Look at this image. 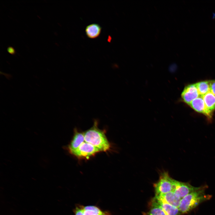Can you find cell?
I'll return each instance as SVG.
<instances>
[{"mask_svg":"<svg viewBox=\"0 0 215 215\" xmlns=\"http://www.w3.org/2000/svg\"><path fill=\"white\" fill-rule=\"evenodd\" d=\"M204 189L202 187L181 199L178 208L181 214L189 212L201 203L211 198V196L205 193Z\"/></svg>","mask_w":215,"mask_h":215,"instance_id":"obj_1","label":"cell"},{"mask_svg":"<svg viewBox=\"0 0 215 215\" xmlns=\"http://www.w3.org/2000/svg\"><path fill=\"white\" fill-rule=\"evenodd\" d=\"M98 122H94L93 126L84 134L85 142L89 143L98 149L100 151H106L110 148V145L105 133L99 129Z\"/></svg>","mask_w":215,"mask_h":215,"instance_id":"obj_2","label":"cell"},{"mask_svg":"<svg viewBox=\"0 0 215 215\" xmlns=\"http://www.w3.org/2000/svg\"><path fill=\"white\" fill-rule=\"evenodd\" d=\"M159 174V180L153 184L155 195L172 191L174 179L170 176L168 171L164 170L160 171Z\"/></svg>","mask_w":215,"mask_h":215,"instance_id":"obj_3","label":"cell"},{"mask_svg":"<svg viewBox=\"0 0 215 215\" xmlns=\"http://www.w3.org/2000/svg\"><path fill=\"white\" fill-rule=\"evenodd\" d=\"M202 188V187H195L188 183L181 182L174 179L172 191L182 199L189 194Z\"/></svg>","mask_w":215,"mask_h":215,"instance_id":"obj_4","label":"cell"},{"mask_svg":"<svg viewBox=\"0 0 215 215\" xmlns=\"http://www.w3.org/2000/svg\"><path fill=\"white\" fill-rule=\"evenodd\" d=\"M100 151L92 144L85 141L71 154L79 158H88Z\"/></svg>","mask_w":215,"mask_h":215,"instance_id":"obj_5","label":"cell"},{"mask_svg":"<svg viewBox=\"0 0 215 215\" xmlns=\"http://www.w3.org/2000/svg\"><path fill=\"white\" fill-rule=\"evenodd\" d=\"M200 96L196 83L185 86L181 94L182 100L188 105L192 101Z\"/></svg>","mask_w":215,"mask_h":215,"instance_id":"obj_6","label":"cell"},{"mask_svg":"<svg viewBox=\"0 0 215 215\" xmlns=\"http://www.w3.org/2000/svg\"><path fill=\"white\" fill-rule=\"evenodd\" d=\"M189 105L196 112L204 115L209 119H212V115L207 110L203 96H200L195 99Z\"/></svg>","mask_w":215,"mask_h":215,"instance_id":"obj_7","label":"cell"},{"mask_svg":"<svg viewBox=\"0 0 215 215\" xmlns=\"http://www.w3.org/2000/svg\"><path fill=\"white\" fill-rule=\"evenodd\" d=\"M150 204L160 208L166 215L181 214L178 208L159 200L154 197L152 199Z\"/></svg>","mask_w":215,"mask_h":215,"instance_id":"obj_8","label":"cell"},{"mask_svg":"<svg viewBox=\"0 0 215 215\" xmlns=\"http://www.w3.org/2000/svg\"><path fill=\"white\" fill-rule=\"evenodd\" d=\"M157 199L178 208L181 199L173 191L167 193L155 195Z\"/></svg>","mask_w":215,"mask_h":215,"instance_id":"obj_9","label":"cell"},{"mask_svg":"<svg viewBox=\"0 0 215 215\" xmlns=\"http://www.w3.org/2000/svg\"><path fill=\"white\" fill-rule=\"evenodd\" d=\"M85 141L84 133L76 132L70 144L68 146L67 150L71 153L77 149Z\"/></svg>","mask_w":215,"mask_h":215,"instance_id":"obj_10","label":"cell"},{"mask_svg":"<svg viewBox=\"0 0 215 215\" xmlns=\"http://www.w3.org/2000/svg\"><path fill=\"white\" fill-rule=\"evenodd\" d=\"M101 30L102 28L99 24H92L86 27L85 31L88 37L90 39H95L99 36Z\"/></svg>","mask_w":215,"mask_h":215,"instance_id":"obj_11","label":"cell"},{"mask_svg":"<svg viewBox=\"0 0 215 215\" xmlns=\"http://www.w3.org/2000/svg\"><path fill=\"white\" fill-rule=\"evenodd\" d=\"M203 98L207 110L213 115L215 110V95L210 91L203 96Z\"/></svg>","mask_w":215,"mask_h":215,"instance_id":"obj_12","label":"cell"},{"mask_svg":"<svg viewBox=\"0 0 215 215\" xmlns=\"http://www.w3.org/2000/svg\"><path fill=\"white\" fill-rule=\"evenodd\" d=\"M83 215H111L107 211H103L94 206H84Z\"/></svg>","mask_w":215,"mask_h":215,"instance_id":"obj_13","label":"cell"},{"mask_svg":"<svg viewBox=\"0 0 215 215\" xmlns=\"http://www.w3.org/2000/svg\"><path fill=\"white\" fill-rule=\"evenodd\" d=\"M200 96H203L210 91V81H200L196 83Z\"/></svg>","mask_w":215,"mask_h":215,"instance_id":"obj_14","label":"cell"},{"mask_svg":"<svg viewBox=\"0 0 215 215\" xmlns=\"http://www.w3.org/2000/svg\"><path fill=\"white\" fill-rule=\"evenodd\" d=\"M149 210L143 213V215H166L160 207L150 204Z\"/></svg>","mask_w":215,"mask_h":215,"instance_id":"obj_15","label":"cell"},{"mask_svg":"<svg viewBox=\"0 0 215 215\" xmlns=\"http://www.w3.org/2000/svg\"><path fill=\"white\" fill-rule=\"evenodd\" d=\"M84 206L81 205H77L74 210L75 215H83Z\"/></svg>","mask_w":215,"mask_h":215,"instance_id":"obj_16","label":"cell"},{"mask_svg":"<svg viewBox=\"0 0 215 215\" xmlns=\"http://www.w3.org/2000/svg\"><path fill=\"white\" fill-rule=\"evenodd\" d=\"M210 91L215 95V80L210 81Z\"/></svg>","mask_w":215,"mask_h":215,"instance_id":"obj_17","label":"cell"},{"mask_svg":"<svg viewBox=\"0 0 215 215\" xmlns=\"http://www.w3.org/2000/svg\"><path fill=\"white\" fill-rule=\"evenodd\" d=\"M7 51L10 54H13L15 53V50L12 47H9L8 48Z\"/></svg>","mask_w":215,"mask_h":215,"instance_id":"obj_18","label":"cell"}]
</instances>
